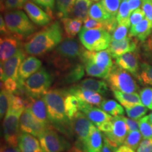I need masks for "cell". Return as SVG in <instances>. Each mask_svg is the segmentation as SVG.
<instances>
[{"label":"cell","instance_id":"e575fe53","mask_svg":"<svg viewBox=\"0 0 152 152\" xmlns=\"http://www.w3.org/2000/svg\"><path fill=\"white\" fill-rule=\"evenodd\" d=\"M130 15L131 12L129 9V6L127 1H123L120 6L119 10L118 11L116 20L118 25H123L127 27L130 28Z\"/></svg>","mask_w":152,"mask_h":152},{"label":"cell","instance_id":"03108f58","mask_svg":"<svg viewBox=\"0 0 152 152\" xmlns=\"http://www.w3.org/2000/svg\"><path fill=\"white\" fill-rule=\"evenodd\" d=\"M151 152H152V150H151Z\"/></svg>","mask_w":152,"mask_h":152},{"label":"cell","instance_id":"836d02e7","mask_svg":"<svg viewBox=\"0 0 152 152\" xmlns=\"http://www.w3.org/2000/svg\"><path fill=\"white\" fill-rule=\"evenodd\" d=\"M69 72L66 74L64 77V80L66 83H75L79 81L84 76L85 74V66L82 64H77L71 69Z\"/></svg>","mask_w":152,"mask_h":152},{"label":"cell","instance_id":"603a6c76","mask_svg":"<svg viewBox=\"0 0 152 152\" xmlns=\"http://www.w3.org/2000/svg\"><path fill=\"white\" fill-rule=\"evenodd\" d=\"M18 146L21 152H42L39 140L28 133L20 132Z\"/></svg>","mask_w":152,"mask_h":152},{"label":"cell","instance_id":"7dc6e473","mask_svg":"<svg viewBox=\"0 0 152 152\" xmlns=\"http://www.w3.org/2000/svg\"><path fill=\"white\" fill-rule=\"evenodd\" d=\"M9 109L15 110V111L23 110L26 109V102L20 96L13 94L12 100H11V106Z\"/></svg>","mask_w":152,"mask_h":152},{"label":"cell","instance_id":"30bf717a","mask_svg":"<svg viewBox=\"0 0 152 152\" xmlns=\"http://www.w3.org/2000/svg\"><path fill=\"white\" fill-rule=\"evenodd\" d=\"M42 152H62L69 149L70 144L54 128H49L39 137Z\"/></svg>","mask_w":152,"mask_h":152},{"label":"cell","instance_id":"f6af8a7d","mask_svg":"<svg viewBox=\"0 0 152 152\" xmlns=\"http://www.w3.org/2000/svg\"><path fill=\"white\" fill-rule=\"evenodd\" d=\"M84 23V28L87 29H104L106 30L105 23L99 21V20H94L91 18L90 17L87 16L86 18L83 20Z\"/></svg>","mask_w":152,"mask_h":152},{"label":"cell","instance_id":"d6a6232c","mask_svg":"<svg viewBox=\"0 0 152 152\" xmlns=\"http://www.w3.org/2000/svg\"><path fill=\"white\" fill-rule=\"evenodd\" d=\"M101 109L112 116L123 115L125 111L122 106L115 101L112 99H104L100 106Z\"/></svg>","mask_w":152,"mask_h":152},{"label":"cell","instance_id":"5bb4252c","mask_svg":"<svg viewBox=\"0 0 152 152\" xmlns=\"http://www.w3.org/2000/svg\"><path fill=\"white\" fill-rule=\"evenodd\" d=\"M23 38L11 33L9 35L1 36L0 39V60L4 63L12 57L22 48Z\"/></svg>","mask_w":152,"mask_h":152},{"label":"cell","instance_id":"6f0895ef","mask_svg":"<svg viewBox=\"0 0 152 152\" xmlns=\"http://www.w3.org/2000/svg\"><path fill=\"white\" fill-rule=\"evenodd\" d=\"M1 152H21L18 147L10 145H4L1 147Z\"/></svg>","mask_w":152,"mask_h":152},{"label":"cell","instance_id":"680465c9","mask_svg":"<svg viewBox=\"0 0 152 152\" xmlns=\"http://www.w3.org/2000/svg\"><path fill=\"white\" fill-rule=\"evenodd\" d=\"M116 148H114L110 145V144L104 142L102 149V152H116Z\"/></svg>","mask_w":152,"mask_h":152},{"label":"cell","instance_id":"d4e9b609","mask_svg":"<svg viewBox=\"0 0 152 152\" xmlns=\"http://www.w3.org/2000/svg\"><path fill=\"white\" fill-rule=\"evenodd\" d=\"M103 135L101 131L94 125L85 144L86 152H102L103 147Z\"/></svg>","mask_w":152,"mask_h":152},{"label":"cell","instance_id":"277c9868","mask_svg":"<svg viewBox=\"0 0 152 152\" xmlns=\"http://www.w3.org/2000/svg\"><path fill=\"white\" fill-rule=\"evenodd\" d=\"M4 19L9 31L23 39L33 35L36 30L28 15L20 9L6 11Z\"/></svg>","mask_w":152,"mask_h":152},{"label":"cell","instance_id":"7bdbcfd3","mask_svg":"<svg viewBox=\"0 0 152 152\" xmlns=\"http://www.w3.org/2000/svg\"><path fill=\"white\" fill-rule=\"evenodd\" d=\"M142 103L148 109L152 110V87H145L140 92Z\"/></svg>","mask_w":152,"mask_h":152},{"label":"cell","instance_id":"ffe728a7","mask_svg":"<svg viewBox=\"0 0 152 152\" xmlns=\"http://www.w3.org/2000/svg\"><path fill=\"white\" fill-rule=\"evenodd\" d=\"M24 11L32 22L40 26H45L50 23L51 18L47 13L43 11L33 1L28 0L23 7Z\"/></svg>","mask_w":152,"mask_h":152},{"label":"cell","instance_id":"e0dca14e","mask_svg":"<svg viewBox=\"0 0 152 152\" xmlns=\"http://www.w3.org/2000/svg\"><path fill=\"white\" fill-rule=\"evenodd\" d=\"M137 47V39L135 38L127 37L121 40L111 39L109 48L107 49L111 53L112 58H116L128 52L136 50Z\"/></svg>","mask_w":152,"mask_h":152},{"label":"cell","instance_id":"681fc988","mask_svg":"<svg viewBox=\"0 0 152 152\" xmlns=\"http://www.w3.org/2000/svg\"><path fill=\"white\" fill-rule=\"evenodd\" d=\"M142 9L145 14V18L151 23L152 26V1L151 0H143Z\"/></svg>","mask_w":152,"mask_h":152},{"label":"cell","instance_id":"f907efd6","mask_svg":"<svg viewBox=\"0 0 152 152\" xmlns=\"http://www.w3.org/2000/svg\"><path fill=\"white\" fill-rule=\"evenodd\" d=\"M152 150V138L144 139L137 149V152H151Z\"/></svg>","mask_w":152,"mask_h":152},{"label":"cell","instance_id":"44dd1931","mask_svg":"<svg viewBox=\"0 0 152 152\" xmlns=\"http://www.w3.org/2000/svg\"><path fill=\"white\" fill-rule=\"evenodd\" d=\"M67 92L68 94L75 96L80 100L86 102L87 104H90L92 106H100L104 100L102 97V94H100L99 93L94 92V91L92 90L79 88L75 85L68 89Z\"/></svg>","mask_w":152,"mask_h":152},{"label":"cell","instance_id":"cb8c5ba5","mask_svg":"<svg viewBox=\"0 0 152 152\" xmlns=\"http://www.w3.org/2000/svg\"><path fill=\"white\" fill-rule=\"evenodd\" d=\"M152 26L147 18L130 27L129 37L135 38L140 42H144L151 35Z\"/></svg>","mask_w":152,"mask_h":152},{"label":"cell","instance_id":"484cf974","mask_svg":"<svg viewBox=\"0 0 152 152\" xmlns=\"http://www.w3.org/2000/svg\"><path fill=\"white\" fill-rule=\"evenodd\" d=\"M77 87L84 90H92L104 95L109 92V87L106 83L103 80L93 78H86L80 82L77 85Z\"/></svg>","mask_w":152,"mask_h":152},{"label":"cell","instance_id":"11a10c76","mask_svg":"<svg viewBox=\"0 0 152 152\" xmlns=\"http://www.w3.org/2000/svg\"><path fill=\"white\" fill-rule=\"evenodd\" d=\"M127 1H128L131 14H132L133 11L137 10V9H140V7H142L143 0H127Z\"/></svg>","mask_w":152,"mask_h":152},{"label":"cell","instance_id":"4dcf8cb0","mask_svg":"<svg viewBox=\"0 0 152 152\" xmlns=\"http://www.w3.org/2000/svg\"><path fill=\"white\" fill-rule=\"evenodd\" d=\"M88 16L94 20L104 23H106L112 18V17L108 14L101 2L94 3L91 6L88 12Z\"/></svg>","mask_w":152,"mask_h":152},{"label":"cell","instance_id":"91938a15","mask_svg":"<svg viewBox=\"0 0 152 152\" xmlns=\"http://www.w3.org/2000/svg\"><path fill=\"white\" fill-rule=\"evenodd\" d=\"M116 152H134V150L126 145H121L118 148Z\"/></svg>","mask_w":152,"mask_h":152},{"label":"cell","instance_id":"1f68e13d","mask_svg":"<svg viewBox=\"0 0 152 152\" xmlns=\"http://www.w3.org/2000/svg\"><path fill=\"white\" fill-rule=\"evenodd\" d=\"M91 0H75L73 11L74 18L84 20L88 16V12L92 6Z\"/></svg>","mask_w":152,"mask_h":152},{"label":"cell","instance_id":"f5cc1de1","mask_svg":"<svg viewBox=\"0 0 152 152\" xmlns=\"http://www.w3.org/2000/svg\"><path fill=\"white\" fill-rule=\"evenodd\" d=\"M144 52L146 57L152 62V33L144 44Z\"/></svg>","mask_w":152,"mask_h":152},{"label":"cell","instance_id":"9a60e30c","mask_svg":"<svg viewBox=\"0 0 152 152\" xmlns=\"http://www.w3.org/2000/svg\"><path fill=\"white\" fill-rule=\"evenodd\" d=\"M20 129L21 132H26L39 138L47 129L34 117L31 112L26 108L20 118Z\"/></svg>","mask_w":152,"mask_h":152},{"label":"cell","instance_id":"94428289","mask_svg":"<svg viewBox=\"0 0 152 152\" xmlns=\"http://www.w3.org/2000/svg\"><path fill=\"white\" fill-rule=\"evenodd\" d=\"M5 1H6V0H0V5H1V11H5V7H4Z\"/></svg>","mask_w":152,"mask_h":152},{"label":"cell","instance_id":"7402d4cb","mask_svg":"<svg viewBox=\"0 0 152 152\" xmlns=\"http://www.w3.org/2000/svg\"><path fill=\"white\" fill-rule=\"evenodd\" d=\"M115 64L118 67L137 77L139 67L138 57L133 52H128L115 58Z\"/></svg>","mask_w":152,"mask_h":152},{"label":"cell","instance_id":"8992f818","mask_svg":"<svg viewBox=\"0 0 152 152\" xmlns=\"http://www.w3.org/2000/svg\"><path fill=\"white\" fill-rule=\"evenodd\" d=\"M52 82V75L45 68H41L23 82L22 89L28 96H42L49 90Z\"/></svg>","mask_w":152,"mask_h":152},{"label":"cell","instance_id":"7c38bea8","mask_svg":"<svg viewBox=\"0 0 152 152\" xmlns=\"http://www.w3.org/2000/svg\"><path fill=\"white\" fill-rule=\"evenodd\" d=\"M26 51L24 49H20L12 57L4 63H1V82L7 80H14L18 83V70L20 64L26 58Z\"/></svg>","mask_w":152,"mask_h":152},{"label":"cell","instance_id":"8d00e7d4","mask_svg":"<svg viewBox=\"0 0 152 152\" xmlns=\"http://www.w3.org/2000/svg\"><path fill=\"white\" fill-rule=\"evenodd\" d=\"M137 77L142 84L152 86V66L147 63L142 64Z\"/></svg>","mask_w":152,"mask_h":152},{"label":"cell","instance_id":"be15d7a7","mask_svg":"<svg viewBox=\"0 0 152 152\" xmlns=\"http://www.w3.org/2000/svg\"><path fill=\"white\" fill-rule=\"evenodd\" d=\"M91 1H97L99 0H91Z\"/></svg>","mask_w":152,"mask_h":152},{"label":"cell","instance_id":"8fae6325","mask_svg":"<svg viewBox=\"0 0 152 152\" xmlns=\"http://www.w3.org/2000/svg\"><path fill=\"white\" fill-rule=\"evenodd\" d=\"M113 128L111 132L104 133V141L112 147L118 149L124 143L129 132L124 116H114L113 118Z\"/></svg>","mask_w":152,"mask_h":152},{"label":"cell","instance_id":"74e56055","mask_svg":"<svg viewBox=\"0 0 152 152\" xmlns=\"http://www.w3.org/2000/svg\"><path fill=\"white\" fill-rule=\"evenodd\" d=\"M14 93L5 90H1L0 93V116L3 118L7 114L11 106V100Z\"/></svg>","mask_w":152,"mask_h":152},{"label":"cell","instance_id":"ee69618b","mask_svg":"<svg viewBox=\"0 0 152 152\" xmlns=\"http://www.w3.org/2000/svg\"><path fill=\"white\" fill-rule=\"evenodd\" d=\"M128 27L123 25H118L115 30L111 33V39L121 40L127 37L128 33Z\"/></svg>","mask_w":152,"mask_h":152},{"label":"cell","instance_id":"6da1fadb","mask_svg":"<svg viewBox=\"0 0 152 152\" xmlns=\"http://www.w3.org/2000/svg\"><path fill=\"white\" fill-rule=\"evenodd\" d=\"M61 41L62 29L59 23L55 21L28 37L23 49L26 54L41 56L53 50Z\"/></svg>","mask_w":152,"mask_h":152},{"label":"cell","instance_id":"4fadbf2b","mask_svg":"<svg viewBox=\"0 0 152 152\" xmlns=\"http://www.w3.org/2000/svg\"><path fill=\"white\" fill-rule=\"evenodd\" d=\"M25 102L26 108L30 110L37 121L47 128H54L49 119L47 106L42 96H28V99L25 100Z\"/></svg>","mask_w":152,"mask_h":152},{"label":"cell","instance_id":"d6986e66","mask_svg":"<svg viewBox=\"0 0 152 152\" xmlns=\"http://www.w3.org/2000/svg\"><path fill=\"white\" fill-rule=\"evenodd\" d=\"M42 68V62L40 60L35 56H28L23 61L18 70L19 89H22L23 82L30 76L39 71Z\"/></svg>","mask_w":152,"mask_h":152},{"label":"cell","instance_id":"52a82bcc","mask_svg":"<svg viewBox=\"0 0 152 152\" xmlns=\"http://www.w3.org/2000/svg\"><path fill=\"white\" fill-rule=\"evenodd\" d=\"M106 80L113 91L133 93L138 90L137 83L130 74L118 66H113Z\"/></svg>","mask_w":152,"mask_h":152},{"label":"cell","instance_id":"db71d44e","mask_svg":"<svg viewBox=\"0 0 152 152\" xmlns=\"http://www.w3.org/2000/svg\"><path fill=\"white\" fill-rule=\"evenodd\" d=\"M124 118L125 123H126L127 127H128L129 132L138 130L140 129V121L126 117H124Z\"/></svg>","mask_w":152,"mask_h":152},{"label":"cell","instance_id":"b9f144b4","mask_svg":"<svg viewBox=\"0 0 152 152\" xmlns=\"http://www.w3.org/2000/svg\"><path fill=\"white\" fill-rule=\"evenodd\" d=\"M140 131L144 139L152 138V124L146 116L140 121Z\"/></svg>","mask_w":152,"mask_h":152},{"label":"cell","instance_id":"6125c7cd","mask_svg":"<svg viewBox=\"0 0 152 152\" xmlns=\"http://www.w3.org/2000/svg\"><path fill=\"white\" fill-rule=\"evenodd\" d=\"M146 117H147L148 121H149V122H150L152 124V112L150 114H149L148 115H146Z\"/></svg>","mask_w":152,"mask_h":152},{"label":"cell","instance_id":"ba28073f","mask_svg":"<svg viewBox=\"0 0 152 152\" xmlns=\"http://www.w3.org/2000/svg\"><path fill=\"white\" fill-rule=\"evenodd\" d=\"M25 109L15 111L9 109L3 121L4 137L7 144L18 147L20 136V118Z\"/></svg>","mask_w":152,"mask_h":152},{"label":"cell","instance_id":"f35d334b","mask_svg":"<svg viewBox=\"0 0 152 152\" xmlns=\"http://www.w3.org/2000/svg\"><path fill=\"white\" fill-rule=\"evenodd\" d=\"M147 111L148 109L144 105H137L125 109V112L128 116L130 118L136 120V121H140L147 114Z\"/></svg>","mask_w":152,"mask_h":152},{"label":"cell","instance_id":"f1b7e54d","mask_svg":"<svg viewBox=\"0 0 152 152\" xmlns=\"http://www.w3.org/2000/svg\"><path fill=\"white\" fill-rule=\"evenodd\" d=\"M82 63L85 66V71L87 75L92 77H101V78L106 79L109 76L111 70L104 69L99 67L97 65L88 60H83Z\"/></svg>","mask_w":152,"mask_h":152},{"label":"cell","instance_id":"7a4b0ae2","mask_svg":"<svg viewBox=\"0 0 152 152\" xmlns=\"http://www.w3.org/2000/svg\"><path fill=\"white\" fill-rule=\"evenodd\" d=\"M67 92L61 90H50L42 95L47 106L49 119L52 126L63 134L70 136L73 132V124L65 109V97Z\"/></svg>","mask_w":152,"mask_h":152},{"label":"cell","instance_id":"60d3db41","mask_svg":"<svg viewBox=\"0 0 152 152\" xmlns=\"http://www.w3.org/2000/svg\"><path fill=\"white\" fill-rule=\"evenodd\" d=\"M101 4L112 18H116L121 0H102Z\"/></svg>","mask_w":152,"mask_h":152},{"label":"cell","instance_id":"5b68a950","mask_svg":"<svg viewBox=\"0 0 152 152\" xmlns=\"http://www.w3.org/2000/svg\"><path fill=\"white\" fill-rule=\"evenodd\" d=\"M79 39L85 48L99 52L109 48L111 35L104 29H87L83 27L79 33Z\"/></svg>","mask_w":152,"mask_h":152},{"label":"cell","instance_id":"003e7915","mask_svg":"<svg viewBox=\"0 0 152 152\" xmlns=\"http://www.w3.org/2000/svg\"><path fill=\"white\" fill-rule=\"evenodd\" d=\"M151 1H152V0H151Z\"/></svg>","mask_w":152,"mask_h":152},{"label":"cell","instance_id":"d590c367","mask_svg":"<svg viewBox=\"0 0 152 152\" xmlns=\"http://www.w3.org/2000/svg\"><path fill=\"white\" fill-rule=\"evenodd\" d=\"M75 0H56V7L58 16L61 18L73 14Z\"/></svg>","mask_w":152,"mask_h":152},{"label":"cell","instance_id":"9f6ffc18","mask_svg":"<svg viewBox=\"0 0 152 152\" xmlns=\"http://www.w3.org/2000/svg\"><path fill=\"white\" fill-rule=\"evenodd\" d=\"M0 30H1V35H9V33H11V32L8 30V28L7 27V25H6L5 20L4 19L3 16H1L0 17Z\"/></svg>","mask_w":152,"mask_h":152},{"label":"cell","instance_id":"4316f807","mask_svg":"<svg viewBox=\"0 0 152 152\" xmlns=\"http://www.w3.org/2000/svg\"><path fill=\"white\" fill-rule=\"evenodd\" d=\"M115 98L125 109L137 105H143L138 93H124L119 91H113Z\"/></svg>","mask_w":152,"mask_h":152},{"label":"cell","instance_id":"816d5d0a","mask_svg":"<svg viewBox=\"0 0 152 152\" xmlns=\"http://www.w3.org/2000/svg\"><path fill=\"white\" fill-rule=\"evenodd\" d=\"M33 1H35L38 5L43 7L44 8L46 9L47 10V12H49V14H50L49 16L52 17V10L54 7L55 0H33Z\"/></svg>","mask_w":152,"mask_h":152},{"label":"cell","instance_id":"ac0fdd59","mask_svg":"<svg viewBox=\"0 0 152 152\" xmlns=\"http://www.w3.org/2000/svg\"><path fill=\"white\" fill-rule=\"evenodd\" d=\"M83 60L90 61L104 69L111 70L113 67L111 54L108 49L99 52L85 50L82 56L81 61Z\"/></svg>","mask_w":152,"mask_h":152},{"label":"cell","instance_id":"e7e4bbea","mask_svg":"<svg viewBox=\"0 0 152 152\" xmlns=\"http://www.w3.org/2000/svg\"><path fill=\"white\" fill-rule=\"evenodd\" d=\"M123 1H127V0H123Z\"/></svg>","mask_w":152,"mask_h":152},{"label":"cell","instance_id":"2e32d148","mask_svg":"<svg viewBox=\"0 0 152 152\" xmlns=\"http://www.w3.org/2000/svg\"><path fill=\"white\" fill-rule=\"evenodd\" d=\"M80 100V99H79ZM80 111L83 112L90 121L97 128L106 121H111L113 116L107 113L104 110L94 107L90 104L80 100Z\"/></svg>","mask_w":152,"mask_h":152},{"label":"cell","instance_id":"3957f363","mask_svg":"<svg viewBox=\"0 0 152 152\" xmlns=\"http://www.w3.org/2000/svg\"><path fill=\"white\" fill-rule=\"evenodd\" d=\"M85 49L73 39H64L56 47L52 56L55 67L61 71H67L77 64L75 61L80 60Z\"/></svg>","mask_w":152,"mask_h":152},{"label":"cell","instance_id":"f546056e","mask_svg":"<svg viewBox=\"0 0 152 152\" xmlns=\"http://www.w3.org/2000/svg\"><path fill=\"white\" fill-rule=\"evenodd\" d=\"M67 92V91H66ZM65 109L66 115L70 121H73L74 118L77 115V113L80 111V100L78 98L76 97L73 94H68L67 92L65 97Z\"/></svg>","mask_w":152,"mask_h":152},{"label":"cell","instance_id":"9c48e42d","mask_svg":"<svg viewBox=\"0 0 152 152\" xmlns=\"http://www.w3.org/2000/svg\"><path fill=\"white\" fill-rule=\"evenodd\" d=\"M73 130L76 137L75 147L72 152H86L85 144L94 124L83 112L79 111L72 121Z\"/></svg>","mask_w":152,"mask_h":152},{"label":"cell","instance_id":"83f0119b","mask_svg":"<svg viewBox=\"0 0 152 152\" xmlns=\"http://www.w3.org/2000/svg\"><path fill=\"white\" fill-rule=\"evenodd\" d=\"M61 22L64 25V31H65L64 35L70 39H72L80 33L82 30V25L83 23V20L80 19L68 18V17L61 18Z\"/></svg>","mask_w":152,"mask_h":152},{"label":"cell","instance_id":"bcb514c9","mask_svg":"<svg viewBox=\"0 0 152 152\" xmlns=\"http://www.w3.org/2000/svg\"><path fill=\"white\" fill-rule=\"evenodd\" d=\"M28 1V0H6L5 11L23 9L24 5Z\"/></svg>","mask_w":152,"mask_h":152},{"label":"cell","instance_id":"c3c4849f","mask_svg":"<svg viewBox=\"0 0 152 152\" xmlns=\"http://www.w3.org/2000/svg\"><path fill=\"white\" fill-rule=\"evenodd\" d=\"M145 18V14H144L143 10L142 9H137L134 11L130 15V23L131 26L139 23Z\"/></svg>","mask_w":152,"mask_h":152},{"label":"cell","instance_id":"ab89813d","mask_svg":"<svg viewBox=\"0 0 152 152\" xmlns=\"http://www.w3.org/2000/svg\"><path fill=\"white\" fill-rule=\"evenodd\" d=\"M142 134L140 131L136 130L130 132L125 138L124 144L125 145L132 148V149L135 150L137 149V147L140 145L142 140Z\"/></svg>","mask_w":152,"mask_h":152}]
</instances>
